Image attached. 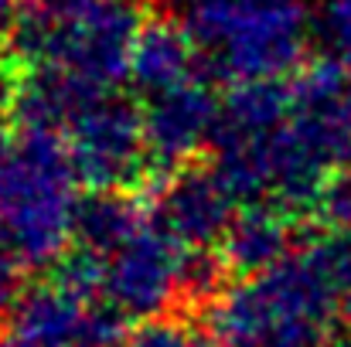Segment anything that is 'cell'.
Instances as JSON below:
<instances>
[{"mask_svg":"<svg viewBox=\"0 0 351 347\" xmlns=\"http://www.w3.org/2000/svg\"><path fill=\"white\" fill-rule=\"evenodd\" d=\"M351 286V235L321 231L283 262L222 286L208 307L215 347H321Z\"/></svg>","mask_w":351,"mask_h":347,"instance_id":"obj_1","label":"cell"},{"mask_svg":"<svg viewBox=\"0 0 351 347\" xmlns=\"http://www.w3.org/2000/svg\"><path fill=\"white\" fill-rule=\"evenodd\" d=\"M79 188L62 136L0 129V235L27 269H55L75 248Z\"/></svg>","mask_w":351,"mask_h":347,"instance_id":"obj_2","label":"cell"},{"mask_svg":"<svg viewBox=\"0 0 351 347\" xmlns=\"http://www.w3.org/2000/svg\"><path fill=\"white\" fill-rule=\"evenodd\" d=\"M208 72L239 82H283L307 65L314 44L304 0H229L181 14Z\"/></svg>","mask_w":351,"mask_h":347,"instance_id":"obj_3","label":"cell"},{"mask_svg":"<svg viewBox=\"0 0 351 347\" xmlns=\"http://www.w3.org/2000/svg\"><path fill=\"white\" fill-rule=\"evenodd\" d=\"M143 21L147 17L130 0H96L65 14L27 7L14 24L10 44L27 72L48 68L113 92L126 82L130 51Z\"/></svg>","mask_w":351,"mask_h":347,"instance_id":"obj_4","label":"cell"},{"mask_svg":"<svg viewBox=\"0 0 351 347\" xmlns=\"http://www.w3.org/2000/svg\"><path fill=\"white\" fill-rule=\"evenodd\" d=\"M191 259L167 231L147 215V222L103 255V307L119 320L154 324L181 296H191Z\"/></svg>","mask_w":351,"mask_h":347,"instance_id":"obj_5","label":"cell"},{"mask_svg":"<svg viewBox=\"0 0 351 347\" xmlns=\"http://www.w3.org/2000/svg\"><path fill=\"white\" fill-rule=\"evenodd\" d=\"M62 140L82 188L93 194L133 188L150 164L143 106L119 92L96 96L72 119Z\"/></svg>","mask_w":351,"mask_h":347,"instance_id":"obj_6","label":"cell"},{"mask_svg":"<svg viewBox=\"0 0 351 347\" xmlns=\"http://www.w3.org/2000/svg\"><path fill=\"white\" fill-rule=\"evenodd\" d=\"M239 201L222 184L215 167H184L164 177L150 215L181 248L188 252H219L232 225Z\"/></svg>","mask_w":351,"mask_h":347,"instance_id":"obj_7","label":"cell"},{"mask_svg":"<svg viewBox=\"0 0 351 347\" xmlns=\"http://www.w3.org/2000/svg\"><path fill=\"white\" fill-rule=\"evenodd\" d=\"M222 113V96L198 75L171 92L143 99V126H147V150L150 164L164 174L191 167V160L215 143Z\"/></svg>","mask_w":351,"mask_h":347,"instance_id":"obj_8","label":"cell"},{"mask_svg":"<svg viewBox=\"0 0 351 347\" xmlns=\"http://www.w3.org/2000/svg\"><path fill=\"white\" fill-rule=\"evenodd\" d=\"M198 62L202 51L181 17H147L130 51L126 82L143 99H154L198 79Z\"/></svg>","mask_w":351,"mask_h":347,"instance_id":"obj_9","label":"cell"},{"mask_svg":"<svg viewBox=\"0 0 351 347\" xmlns=\"http://www.w3.org/2000/svg\"><path fill=\"white\" fill-rule=\"evenodd\" d=\"M287 205L280 201H249L239 205L232 225L219 245V259L226 272L235 276H256L263 269H273L297 248V225Z\"/></svg>","mask_w":351,"mask_h":347,"instance_id":"obj_10","label":"cell"},{"mask_svg":"<svg viewBox=\"0 0 351 347\" xmlns=\"http://www.w3.org/2000/svg\"><path fill=\"white\" fill-rule=\"evenodd\" d=\"M150 208H143L136 198L123 191H103L89 194L79 208V229H75V248L93 252L96 259L110 255L119 242H126L133 231L147 222Z\"/></svg>","mask_w":351,"mask_h":347,"instance_id":"obj_11","label":"cell"},{"mask_svg":"<svg viewBox=\"0 0 351 347\" xmlns=\"http://www.w3.org/2000/svg\"><path fill=\"white\" fill-rule=\"evenodd\" d=\"M311 34L324 58L351 65V0H321L311 7Z\"/></svg>","mask_w":351,"mask_h":347,"instance_id":"obj_12","label":"cell"},{"mask_svg":"<svg viewBox=\"0 0 351 347\" xmlns=\"http://www.w3.org/2000/svg\"><path fill=\"white\" fill-rule=\"evenodd\" d=\"M311 218H317V225L324 231H335V235H351V167L335 174L321 194L314 198Z\"/></svg>","mask_w":351,"mask_h":347,"instance_id":"obj_13","label":"cell"},{"mask_svg":"<svg viewBox=\"0 0 351 347\" xmlns=\"http://www.w3.org/2000/svg\"><path fill=\"white\" fill-rule=\"evenodd\" d=\"M123 347H215V341L208 334L191 331V327L154 320V324H143Z\"/></svg>","mask_w":351,"mask_h":347,"instance_id":"obj_14","label":"cell"},{"mask_svg":"<svg viewBox=\"0 0 351 347\" xmlns=\"http://www.w3.org/2000/svg\"><path fill=\"white\" fill-rule=\"evenodd\" d=\"M24 259L14 252V245L0 235V320H7L17 303L24 300Z\"/></svg>","mask_w":351,"mask_h":347,"instance_id":"obj_15","label":"cell"},{"mask_svg":"<svg viewBox=\"0 0 351 347\" xmlns=\"http://www.w3.org/2000/svg\"><path fill=\"white\" fill-rule=\"evenodd\" d=\"M0 347H113V344H106V341H96V337H72V341H55V337H24V334L3 331V334H0Z\"/></svg>","mask_w":351,"mask_h":347,"instance_id":"obj_16","label":"cell"},{"mask_svg":"<svg viewBox=\"0 0 351 347\" xmlns=\"http://www.w3.org/2000/svg\"><path fill=\"white\" fill-rule=\"evenodd\" d=\"M86 3H96V0H27V7L45 10V14H65V10H79Z\"/></svg>","mask_w":351,"mask_h":347,"instance_id":"obj_17","label":"cell"},{"mask_svg":"<svg viewBox=\"0 0 351 347\" xmlns=\"http://www.w3.org/2000/svg\"><path fill=\"white\" fill-rule=\"evenodd\" d=\"M14 99H17V82H14L10 72L0 65V116L14 113Z\"/></svg>","mask_w":351,"mask_h":347,"instance_id":"obj_18","label":"cell"},{"mask_svg":"<svg viewBox=\"0 0 351 347\" xmlns=\"http://www.w3.org/2000/svg\"><path fill=\"white\" fill-rule=\"evenodd\" d=\"M181 14H191V10H202V7H215V3H229V0H174Z\"/></svg>","mask_w":351,"mask_h":347,"instance_id":"obj_19","label":"cell"},{"mask_svg":"<svg viewBox=\"0 0 351 347\" xmlns=\"http://www.w3.org/2000/svg\"><path fill=\"white\" fill-rule=\"evenodd\" d=\"M14 38V31H10V24H7V14H0V51H3V44Z\"/></svg>","mask_w":351,"mask_h":347,"instance_id":"obj_20","label":"cell"},{"mask_svg":"<svg viewBox=\"0 0 351 347\" xmlns=\"http://www.w3.org/2000/svg\"><path fill=\"white\" fill-rule=\"evenodd\" d=\"M341 317H348V324H351V286L345 290V300H341Z\"/></svg>","mask_w":351,"mask_h":347,"instance_id":"obj_21","label":"cell"},{"mask_svg":"<svg viewBox=\"0 0 351 347\" xmlns=\"http://www.w3.org/2000/svg\"><path fill=\"white\" fill-rule=\"evenodd\" d=\"M348 106H351V72H348Z\"/></svg>","mask_w":351,"mask_h":347,"instance_id":"obj_22","label":"cell"},{"mask_svg":"<svg viewBox=\"0 0 351 347\" xmlns=\"http://www.w3.org/2000/svg\"><path fill=\"white\" fill-rule=\"evenodd\" d=\"M341 347H351V331H348V337H345V344H341Z\"/></svg>","mask_w":351,"mask_h":347,"instance_id":"obj_23","label":"cell"}]
</instances>
